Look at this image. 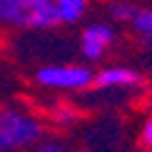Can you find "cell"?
<instances>
[{
  "label": "cell",
  "mask_w": 152,
  "mask_h": 152,
  "mask_svg": "<svg viewBox=\"0 0 152 152\" xmlns=\"http://www.w3.org/2000/svg\"><path fill=\"white\" fill-rule=\"evenodd\" d=\"M36 152H65L61 145H56V142H46V145H41Z\"/></svg>",
  "instance_id": "8fae6325"
},
{
  "label": "cell",
  "mask_w": 152,
  "mask_h": 152,
  "mask_svg": "<svg viewBox=\"0 0 152 152\" xmlns=\"http://www.w3.org/2000/svg\"><path fill=\"white\" fill-rule=\"evenodd\" d=\"M44 135L41 123L17 109H0V150H20L39 142Z\"/></svg>",
  "instance_id": "6da1fadb"
},
{
  "label": "cell",
  "mask_w": 152,
  "mask_h": 152,
  "mask_svg": "<svg viewBox=\"0 0 152 152\" xmlns=\"http://www.w3.org/2000/svg\"><path fill=\"white\" fill-rule=\"evenodd\" d=\"M130 24L135 29V34L140 36V41L145 46H152V7H140Z\"/></svg>",
  "instance_id": "ba28073f"
},
{
  "label": "cell",
  "mask_w": 152,
  "mask_h": 152,
  "mask_svg": "<svg viewBox=\"0 0 152 152\" xmlns=\"http://www.w3.org/2000/svg\"><path fill=\"white\" fill-rule=\"evenodd\" d=\"M113 39H116V34H113V29L104 22H94L89 27H85L82 31V39H80V51H82V58L94 63V61H102L109 46L113 44Z\"/></svg>",
  "instance_id": "3957f363"
},
{
  "label": "cell",
  "mask_w": 152,
  "mask_h": 152,
  "mask_svg": "<svg viewBox=\"0 0 152 152\" xmlns=\"http://www.w3.org/2000/svg\"><path fill=\"white\" fill-rule=\"evenodd\" d=\"M61 24V17L56 12L53 0H41V3H27L20 27L27 29H53Z\"/></svg>",
  "instance_id": "277c9868"
},
{
  "label": "cell",
  "mask_w": 152,
  "mask_h": 152,
  "mask_svg": "<svg viewBox=\"0 0 152 152\" xmlns=\"http://www.w3.org/2000/svg\"><path fill=\"white\" fill-rule=\"evenodd\" d=\"M140 140H142L145 147H152V118L145 123V128H142V133H140Z\"/></svg>",
  "instance_id": "30bf717a"
},
{
  "label": "cell",
  "mask_w": 152,
  "mask_h": 152,
  "mask_svg": "<svg viewBox=\"0 0 152 152\" xmlns=\"http://www.w3.org/2000/svg\"><path fill=\"white\" fill-rule=\"evenodd\" d=\"M27 0H0V24L20 27Z\"/></svg>",
  "instance_id": "52a82bcc"
},
{
  "label": "cell",
  "mask_w": 152,
  "mask_h": 152,
  "mask_svg": "<svg viewBox=\"0 0 152 152\" xmlns=\"http://www.w3.org/2000/svg\"><path fill=\"white\" fill-rule=\"evenodd\" d=\"M27 3H41V0H27Z\"/></svg>",
  "instance_id": "7c38bea8"
},
{
  "label": "cell",
  "mask_w": 152,
  "mask_h": 152,
  "mask_svg": "<svg viewBox=\"0 0 152 152\" xmlns=\"http://www.w3.org/2000/svg\"><path fill=\"white\" fill-rule=\"evenodd\" d=\"M36 82L48 89H87L94 82V72L87 65H44L36 72Z\"/></svg>",
  "instance_id": "7a4b0ae2"
},
{
  "label": "cell",
  "mask_w": 152,
  "mask_h": 152,
  "mask_svg": "<svg viewBox=\"0 0 152 152\" xmlns=\"http://www.w3.org/2000/svg\"><path fill=\"white\" fill-rule=\"evenodd\" d=\"M140 82H142V77L135 70L113 65V68H104L102 72L94 75V82L92 85H97L102 89H123V87H135Z\"/></svg>",
  "instance_id": "5b68a950"
},
{
  "label": "cell",
  "mask_w": 152,
  "mask_h": 152,
  "mask_svg": "<svg viewBox=\"0 0 152 152\" xmlns=\"http://www.w3.org/2000/svg\"><path fill=\"white\" fill-rule=\"evenodd\" d=\"M138 5L130 0H113L109 3V17H113L116 22H133V17L138 15Z\"/></svg>",
  "instance_id": "9c48e42d"
},
{
  "label": "cell",
  "mask_w": 152,
  "mask_h": 152,
  "mask_svg": "<svg viewBox=\"0 0 152 152\" xmlns=\"http://www.w3.org/2000/svg\"><path fill=\"white\" fill-rule=\"evenodd\" d=\"M61 24H75L87 15V0H53Z\"/></svg>",
  "instance_id": "8992f818"
}]
</instances>
